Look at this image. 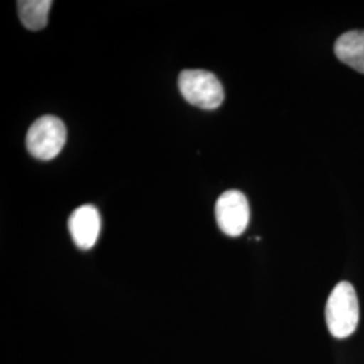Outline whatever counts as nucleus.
<instances>
[{"instance_id":"7ed1b4c3","label":"nucleus","mask_w":364,"mask_h":364,"mask_svg":"<svg viewBox=\"0 0 364 364\" xmlns=\"http://www.w3.org/2000/svg\"><path fill=\"white\" fill-rule=\"evenodd\" d=\"M66 142V129L58 117H42L27 131L28 153L41 161H49L58 156Z\"/></svg>"},{"instance_id":"f257e3e1","label":"nucleus","mask_w":364,"mask_h":364,"mask_svg":"<svg viewBox=\"0 0 364 364\" xmlns=\"http://www.w3.org/2000/svg\"><path fill=\"white\" fill-rule=\"evenodd\" d=\"M326 321L333 338H350L356 331L359 324V301L355 287L350 282H340L329 294Z\"/></svg>"},{"instance_id":"20e7f679","label":"nucleus","mask_w":364,"mask_h":364,"mask_svg":"<svg viewBox=\"0 0 364 364\" xmlns=\"http://www.w3.org/2000/svg\"><path fill=\"white\" fill-rule=\"evenodd\" d=\"M215 215L224 234L234 237L243 234L250 221V205L246 196L235 189L224 192L216 203Z\"/></svg>"},{"instance_id":"f03ea898","label":"nucleus","mask_w":364,"mask_h":364,"mask_svg":"<svg viewBox=\"0 0 364 364\" xmlns=\"http://www.w3.org/2000/svg\"><path fill=\"white\" fill-rule=\"evenodd\" d=\"M178 87L183 99L201 109H216L224 102L223 85L219 78L208 70H183L178 78Z\"/></svg>"},{"instance_id":"0eeeda50","label":"nucleus","mask_w":364,"mask_h":364,"mask_svg":"<svg viewBox=\"0 0 364 364\" xmlns=\"http://www.w3.org/2000/svg\"><path fill=\"white\" fill-rule=\"evenodd\" d=\"M50 0H21L18 1L19 18L23 26L38 31L45 28L49 19V11L52 7Z\"/></svg>"},{"instance_id":"39448f33","label":"nucleus","mask_w":364,"mask_h":364,"mask_svg":"<svg viewBox=\"0 0 364 364\" xmlns=\"http://www.w3.org/2000/svg\"><path fill=\"white\" fill-rule=\"evenodd\" d=\"M68 225L75 245L81 250H91L102 231V218L93 205H82L73 210Z\"/></svg>"},{"instance_id":"423d86ee","label":"nucleus","mask_w":364,"mask_h":364,"mask_svg":"<svg viewBox=\"0 0 364 364\" xmlns=\"http://www.w3.org/2000/svg\"><path fill=\"white\" fill-rule=\"evenodd\" d=\"M338 60L364 73V30H352L338 37L335 43Z\"/></svg>"}]
</instances>
